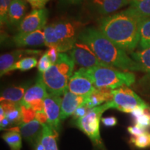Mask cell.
Here are the masks:
<instances>
[{
    "instance_id": "3",
    "label": "cell",
    "mask_w": 150,
    "mask_h": 150,
    "mask_svg": "<svg viewBox=\"0 0 150 150\" xmlns=\"http://www.w3.org/2000/svg\"><path fill=\"white\" fill-rule=\"evenodd\" d=\"M74 63L70 56L62 52L57 61L45 72L40 74L49 93L59 96L64 94L72 76Z\"/></svg>"
},
{
    "instance_id": "36",
    "label": "cell",
    "mask_w": 150,
    "mask_h": 150,
    "mask_svg": "<svg viewBox=\"0 0 150 150\" xmlns=\"http://www.w3.org/2000/svg\"><path fill=\"white\" fill-rule=\"evenodd\" d=\"M27 107L31 108L32 109L36 112L40 111H44L45 110V104H44V100H37L34 101V102H31L28 105Z\"/></svg>"
},
{
    "instance_id": "19",
    "label": "cell",
    "mask_w": 150,
    "mask_h": 150,
    "mask_svg": "<svg viewBox=\"0 0 150 150\" xmlns=\"http://www.w3.org/2000/svg\"><path fill=\"white\" fill-rule=\"evenodd\" d=\"M29 83L13 86L4 90L1 93L0 100L2 102H8L19 104L23 99L26 91L29 88Z\"/></svg>"
},
{
    "instance_id": "32",
    "label": "cell",
    "mask_w": 150,
    "mask_h": 150,
    "mask_svg": "<svg viewBox=\"0 0 150 150\" xmlns=\"http://www.w3.org/2000/svg\"><path fill=\"white\" fill-rule=\"evenodd\" d=\"M52 65L53 64H52L51 60L49 58L47 52H46L45 53L42 54L38 63V70L40 74H42V73L45 72L47 70H48Z\"/></svg>"
},
{
    "instance_id": "29",
    "label": "cell",
    "mask_w": 150,
    "mask_h": 150,
    "mask_svg": "<svg viewBox=\"0 0 150 150\" xmlns=\"http://www.w3.org/2000/svg\"><path fill=\"white\" fill-rule=\"evenodd\" d=\"M135 125L147 129L150 127V108L145 109L141 115L134 118Z\"/></svg>"
},
{
    "instance_id": "4",
    "label": "cell",
    "mask_w": 150,
    "mask_h": 150,
    "mask_svg": "<svg viewBox=\"0 0 150 150\" xmlns=\"http://www.w3.org/2000/svg\"><path fill=\"white\" fill-rule=\"evenodd\" d=\"M96 88L115 90L122 86H130L136 80L133 72L121 71L110 66H99L87 69Z\"/></svg>"
},
{
    "instance_id": "20",
    "label": "cell",
    "mask_w": 150,
    "mask_h": 150,
    "mask_svg": "<svg viewBox=\"0 0 150 150\" xmlns=\"http://www.w3.org/2000/svg\"><path fill=\"white\" fill-rule=\"evenodd\" d=\"M112 99V90L108 88H95L88 96L86 104L90 108L100 106L102 103L108 102Z\"/></svg>"
},
{
    "instance_id": "12",
    "label": "cell",
    "mask_w": 150,
    "mask_h": 150,
    "mask_svg": "<svg viewBox=\"0 0 150 150\" xmlns=\"http://www.w3.org/2000/svg\"><path fill=\"white\" fill-rule=\"evenodd\" d=\"M43 127L36 119L28 123H23L10 130L18 131L22 138L33 147L40 142Z\"/></svg>"
},
{
    "instance_id": "39",
    "label": "cell",
    "mask_w": 150,
    "mask_h": 150,
    "mask_svg": "<svg viewBox=\"0 0 150 150\" xmlns=\"http://www.w3.org/2000/svg\"><path fill=\"white\" fill-rule=\"evenodd\" d=\"M101 121L103 123V125L104 126L108 127H115L117 123V120L115 117L111 116V117H102L101 119Z\"/></svg>"
},
{
    "instance_id": "28",
    "label": "cell",
    "mask_w": 150,
    "mask_h": 150,
    "mask_svg": "<svg viewBox=\"0 0 150 150\" xmlns=\"http://www.w3.org/2000/svg\"><path fill=\"white\" fill-rule=\"evenodd\" d=\"M130 142L140 149H145L150 146V133L148 131L137 136H131Z\"/></svg>"
},
{
    "instance_id": "25",
    "label": "cell",
    "mask_w": 150,
    "mask_h": 150,
    "mask_svg": "<svg viewBox=\"0 0 150 150\" xmlns=\"http://www.w3.org/2000/svg\"><path fill=\"white\" fill-rule=\"evenodd\" d=\"M129 5L142 19L150 18V0H131Z\"/></svg>"
},
{
    "instance_id": "11",
    "label": "cell",
    "mask_w": 150,
    "mask_h": 150,
    "mask_svg": "<svg viewBox=\"0 0 150 150\" xmlns=\"http://www.w3.org/2000/svg\"><path fill=\"white\" fill-rule=\"evenodd\" d=\"M62 99L61 96L48 93L44 99L45 112L48 117V124L52 129L59 131L60 127V114H61Z\"/></svg>"
},
{
    "instance_id": "22",
    "label": "cell",
    "mask_w": 150,
    "mask_h": 150,
    "mask_svg": "<svg viewBox=\"0 0 150 150\" xmlns=\"http://www.w3.org/2000/svg\"><path fill=\"white\" fill-rule=\"evenodd\" d=\"M131 55V58L141 67L142 72L150 74V47L133 52Z\"/></svg>"
},
{
    "instance_id": "31",
    "label": "cell",
    "mask_w": 150,
    "mask_h": 150,
    "mask_svg": "<svg viewBox=\"0 0 150 150\" xmlns=\"http://www.w3.org/2000/svg\"><path fill=\"white\" fill-rule=\"evenodd\" d=\"M11 0H0V24L1 27L7 24L8 10Z\"/></svg>"
},
{
    "instance_id": "23",
    "label": "cell",
    "mask_w": 150,
    "mask_h": 150,
    "mask_svg": "<svg viewBox=\"0 0 150 150\" xmlns=\"http://www.w3.org/2000/svg\"><path fill=\"white\" fill-rule=\"evenodd\" d=\"M139 46L141 50L150 47V18L142 19L139 27Z\"/></svg>"
},
{
    "instance_id": "35",
    "label": "cell",
    "mask_w": 150,
    "mask_h": 150,
    "mask_svg": "<svg viewBox=\"0 0 150 150\" xmlns=\"http://www.w3.org/2000/svg\"><path fill=\"white\" fill-rule=\"evenodd\" d=\"M31 5L33 9L43 8L50 0H25Z\"/></svg>"
},
{
    "instance_id": "5",
    "label": "cell",
    "mask_w": 150,
    "mask_h": 150,
    "mask_svg": "<svg viewBox=\"0 0 150 150\" xmlns=\"http://www.w3.org/2000/svg\"><path fill=\"white\" fill-rule=\"evenodd\" d=\"M109 103L106 102L100 106L94 107L88 110L83 117L76 120V126L83 131L95 145L102 146V142L99 133V124L104 111L109 109Z\"/></svg>"
},
{
    "instance_id": "7",
    "label": "cell",
    "mask_w": 150,
    "mask_h": 150,
    "mask_svg": "<svg viewBox=\"0 0 150 150\" xmlns=\"http://www.w3.org/2000/svg\"><path fill=\"white\" fill-rule=\"evenodd\" d=\"M70 56L75 63L83 68L90 69L99 66H109L101 61L87 44L79 40L76 41L70 50Z\"/></svg>"
},
{
    "instance_id": "6",
    "label": "cell",
    "mask_w": 150,
    "mask_h": 150,
    "mask_svg": "<svg viewBox=\"0 0 150 150\" xmlns=\"http://www.w3.org/2000/svg\"><path fill=\"white\" fill-rule=\"evenodd\" d=\"M112 99L108 102L110 108H115L120 111L131 113L138 106L148 108V104L144 102L137 94L128 86H122L112 90Z\"/></svg>"
},
{
    "instance_id": "16",
    "label": "cell",
    "mask_w": 150,
    "mask_h": 150,
    "mask_svg": "<svg viewBox=\"0 0 150 150\" xmlns=\"http://www.w3.org/2000/svg\"><path fill=\"white\" fill-rule=\"evenodd\" d=\"M14 44L18 47H33L45 45L43 30L29 33H18L13 38Z\"/></svg>"
},
{
    "instance_id": "2",
    "label": "cell",
    "mask_w": 150,
    "mask_h": 150,
    "mask_svg": "<svg viewBox=\"0 0 150 150\" xmlns=\"http://www.w3.org/2000/svg\"><path fill=\"white\" fill-rule=\"evenodd\" d=\"M78 40L87 44L101 61L110 67L127 72H142L140 65L126 51L114 44L99 29L86 28L80 31Z\"/></svg>"
},
{
    "instance_id": "27",
    "label": "cell",
    "mask_w": 150,
    "mask_h": 150,
    "mask_svg": "<svg viewBox=\"0 0 150 150\" xmlns=\"http://www.w3.org/2000/svg\"><path fill=\"white\" fill-rule=\"evenodd\" d=\"M38 60L34 56H28L20 59L16 62L12 67L9 69L8 73L14 70L27 71L33 68L38 65Z\"/></svg>"
},
{
    "instance_id": "34",
    "label": "cell",
    "mask_w": 150,
    "mask_h": 150,
    "mask_svg": "<svg viewBox=\"0 0 150 150\" xmlns=\"http://www.w3.org/2000/svg\"><path fill=\"white\" fill-rule=\"evenodd\" d=\"M90 109H91V108H90L88 106H87V104H86V103L85 104L81 106L80 107H79L77 109L75 110L74 114L72 115L73 119H74V120H78L81 117H83V116L85 115L88 112V110Z\"/></svg>"
},
{
    "instance_id": "41",
    "label": "cell",
    "mask_w": 150,
    "mask_h": 150,
    "mask_svg": "<svg viewBox=\"0 0 150 150\" xmlns=\"http://www.w3.org/2000/svg\"><path fill=\"white\" fill-rule=\"evenodd\" d=\"M83 0H61V1L63 4H77L82 2Z\"/></svg>"
},
{
    "instance_id": "42",
    "label": "cell",
    "mask_w": 150,
    "mask_h": 150,
    "mask_svg": "<svg viewBox=\"0 0 150 150\" xmlns=\"http://www.w3.org/2000/svg\"><path fill=\"white\" fill-rule=\"evenodd\" d=\"M1 122V129H2L3 128H5V127H8L9 125H10V122L6 117H5L4 119H3V120L0 121Z\"/></svg>"
},
{
    "instance_id": "9",
    "label": "cell",
    "mask_w": 150,
    "mask_h": 150,
    "mask_svg": "<svg viewBox=\"0 0 150 150\" xmlns=\"http://www.w3.org/2000/svg\"><path fill=\"white\" fill-rule=\"evenodd\" d=\"M95 88L87 69L83 67L74 73L69 80L67 86V90L71 93L84 97L89 96Z\"/></svg>"
},
{
    "instance_id": "18",
    "label": "cell",
    "mask_w": 150,
    "mask_h": 150,
    "mask_svg": "<svg viewBox=\"0 0 150 150\" xmlns=\"http://www.w3.org/2000/svg\"><path fill=\"white\" fill-rule=\"evenodd\" d=\"M131 0H91L97 12L102 15H109L130 4Z\"/></svg>"
},
{
    "instance_id": "33",
    "label": "cell",
    "mask_w": 150,
    "mask_h": 150,
    "mask_svg": "<svg viewBox=\"0 0 150 150\" xmlns=\"http://www.w3.org/2000/svg\"><path fill=\"white\" fill-rule=\"evenodd\" d=\"M22 112V123H28L35 119V111L27 106H20Z\"/></svg>"
},
{
    "instance_id": "17",
    "label": "cell",
    "mask_w": 150,
    "mask_h": 150,
    "mask_svg": "<svg viewBox=\"0 0 150 150\" xmlns=\"http://www.w3.org/2000/svg\"><path fill=\"white\" fill-rule=\"evenodd\" d=\"M27 8V2L25 0H11L7 14V24L18 26L25 17Z\"/></svg>"
},
{
    "instance_id": "40",
    "label": "cell",
    "mask_w": 150,
    "mask_h": 150,
    "mask_svg": "<svg viewBox=\"0 0 150 150\" xmlns=\"http://www.w3.org/2000/svg\"><path fill=\"white\" fill-rule=\"evenodd\" d=\"M35 119L42 125L48 124V117L46 112L44 111H40L35 112Z\"/></svg>"
},
{
    "instance_id": "21",
    "label": "cell",
    "mask_w": 150,
    "mask_h": 150,
    "mask_svg": "<svg viewBox=\"0 0 150 150\" xmlns=\"http://www.w3.org/2000/svg\"><path fill=\"white\" fill-rule=\"evenodd\" d=\"M43 129L40 142L44 150H58L56 138L58 132L52 128L49 124L42 125Z\"/></svg>"
},
{
    "instance_id": "30",
    "label": "cell",
    "mask_w": 150,
    "mask_h": 150,
    "mask_svg": "<svg viewBox=\"0 0 150 150\" xmlns=\"http://www.w3.org/2000/svg\"><path fill=\"white\" fill-rule=\"evenodd\" d=\"M6 117L8 120L11 124H17L18 125H22V112L20 106L16 109L6 113Z\"/></svg>"
},
{
    "instance_id": "14",
    "label": "cell",
    "mask_w": 150,
    "mask_h": 150,
    "mask_svg": "<svg viewBox=\"0 0 150 150\" xmlns=\"http://www.w3.org/2000/svg\"><path fill=\"white\" fill-rule=\"evenodd\" d=\"M42 52L35 50H17L0 56V74L1 76L7 74L9 69L16 62L29 55H40Z\"/></svg>"
},
{
    "instance_id": "37",
    "label": "cell",
    "mask_w": 150,
    "mask_h": 150,
    "mask_svg": "<svg viewBox=\"0 0 150 150\" xmlns=\"http://www.w3.org/2000/svg\"><path fill=\"white\" fill-rule=\"evenodd\" d=\"M127 131L131 135V136H137L146 132L147 129L142 128V127L138 126V125H135L134 126L129 127L128 129H127Z\"/></svg>"
},
{
    "instance_id": "8",
    "label": "cell",
    "mask_w": 150,
    "mask_h": 150,
    "mask_svg": "<svg viewBox=\"0 0 150 150\" xmlns=\"http://www.w3.org/2000/svg\"><path fill=\"white\" fill-rule=\"evenodd\" d=\"M55 34L62 46V52L72 50L78 40L80 24L75 22L61 21L54 23Z\"/></svg>"
},
{
    "instance_id": "1",
    "label": "cell",
    "mask_w": 150,
    "mask_h": 150,
    "mask_svg": "<svg viewBox=\"0 0 150 150\" xmlns=\"http://www.w3.org/2000/svg\"><path fill=\"white\" fill-rule=\"evenodd\" d=\"M142 19L129 7L103 18L99 30L120 48L131 52L139 44V27Z\"/></svg>"
},
{
    "instance_id": "26",
    "label": "cell",
    "mask_w": 150,
    "mask_h": 150,
    "mask_svg": "<svg viewBox=\"0 0 150 150\" xmlns=\"http://www.w3.org/2000/svg\"><path fill=\"white\" fill-rule=\"evenodd\" d=\"M4 140L11 148V150H21L22 136L18 131L10 130L2 136Z\"/></svg>"
},
{
    "instance_id": "38",
    "label": "cell",
    "mask_w": 150,
    "mask_h": 150,
    "mask_svg": "<svg viewBox=\"0 0 150 150\" xmlns=\"http://www.w3.org/2000/svg\"><path fill=\"white\" fill-rule=\"evenodd\" d=\"M47 52L49 58L51 60L52 64H54V63L57 61V60L59 59V54L61 52H60L59 50H58V49L56 47L49 48L48 51H47Z\"/></svg>"
},
{
    "instance_id": "15",
    "label": "cell",
    "mask_w": 150,
    "mask_h": 150,
    "mask_svg": "<svg viewBox=\"0 0 150 150\" xmlns=\"http://www.w3.org/2000/svg\"><path fill=\"white\" fill-rule=\"evenodd\" d=\"M48 93L45 84L43 81L41 75H40L36 82L27 89L23 99L19 104L20 106H28L30 103L34 101L44 100L47 96Z\"/></svg>"
},
{
    "instance_id": "10",
    "label": "cell",
    "mask_w": 150,
    "mask_h": 150,
    "mask_svg": "<svg viewBox=\"0 0 150 150\" xmlns=\"http://www.w3.org/2000/svg\"><path fill=\"white\" fill-rule=\"evenodd\" d=\"M47 22V10L45 8L33 9L26 15L18 26V33H29L43 30Z\"/></svg>"
},
{
    "instance_id": "13",
    "label": "cell",
    "mask_w": 150,
    "mask_h": 150,
    "mask_svg": "<svg viewBox=\"0 0 150 150\" xmlns=\"http://www.w3.org/2000/svg\"><path fill=\"white\" fill-rule=\"evenodd\" d=\"M87 98L88 97L75 95L67 89L62 98L60 114L61 120H63L72 115L79 107L86 104L87 102Z\"/></svg>"
},
{
    "instance_id": "24",
    "label": "cell",
    "mask_w": 150,
    "mask_h": 150,
    "mask_svg": "<svg viewBox=\"0 0 150 150\" xmlns=\"http://www.w3.org/2000/svg\"><path fill=\"white\" fill-rule=\"evenodd\" d=\"M43 32L45 35V45L47 47H56L62 53V46L61 42L58 40L57 37L54 31V24H51L46 26L43 29Z\"/></svg>"
}]
</instances>
